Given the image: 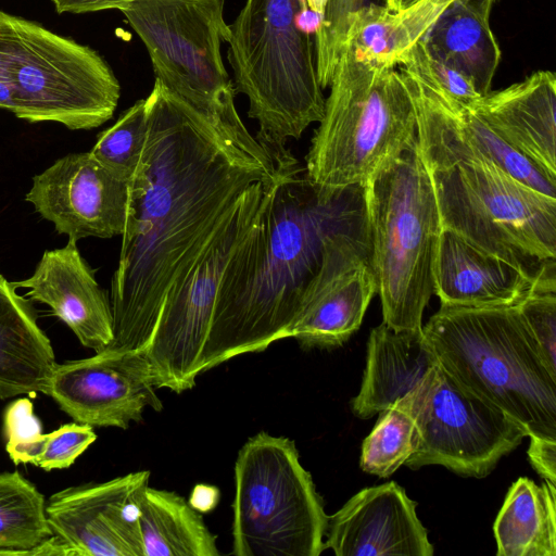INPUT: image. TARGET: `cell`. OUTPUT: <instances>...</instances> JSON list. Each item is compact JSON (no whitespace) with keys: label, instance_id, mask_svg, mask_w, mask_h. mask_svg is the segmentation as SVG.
I'll return each instance as SVG.
<instances>
[{"label":"cell","instance_id":"cell-1","mask_svg":"<svg viewBox=\"0 0 556 556\" xmlns=\"http://www.w3.org/2000/svg\"><path fill=\"white\" fill-rule=\"evenodd\" d=\"M148 134L128 181L127 217L110 301L108 349H146L166 293L227 216L268 170L201 112L155 79L146 98Z\"/></svg>","mask_w":556,"mask_h":556},{"label":"cell","instance_id":"cell-2","mask_svg":"<svg viewBox=\"0 0 556 556\" xmlns=\"http://www.w3.org/2000/svg\"><path fill=\"white\" fill-rule=\"evenodd\" d=\"M270 156L278 178L266 239L245 282L213 313L200 374L290 338L304 290L321 260L324 236L344 212L339 205L342 195L318 199L289 149Z\"/></svg>","mask_w":556,"mask_h":556},{"label":"cell","instance_id":"cell-3","mask_svg":"<svg viewBox=\"0 0 556 556\" xmlns=\"http://www.w3.org/2000/svg\"><path fill=\"white\" fill-rule=\"evenodd\" d=\"M329 87L305 167L323 202L361 188L417 140L413 100L396 66L344 45Z\"/></svg>","mask_w":556,"mask_h":556},{"label":"cell","instance_id":"cell-4","mask_svg":"<svg viewBox=\"0 0 556 556\" xmlns=\"http://www.w3.org/2000/svg\"><path fill=\"white\" fill-rule=\"evenodd\" d=\"M438 362L463 386L519 425L556 441V378L517 305H441L422 326Z\"/></svg>","mask_w":556,"mask_h":556},{"label":"cell","instance_id":"cell-5","mask_svg":"<svg viewBox=\"0 0 556 556\" xmlns=\"http://www.w3.org/2000/svg\"><path fill=\"white\" fill-rule=\"evenodd\" d=\"M361 190L383 323L395 331L422 333L442 225L417 140Z\"/></svg>","mask_w":556,"mask_h":556},{"label":"cell","instance_id":"cell-6","mask_svg":"<svg viewBox=\"0 0 556 556\" xmlns=\"http://www.w3.org/2000/svg\"><path fill=\"white\" fill-rule=\"evenodd\" d=\"M304 8L305 0H247L229 25L232 84L248 98V115L258 123L255 138L268 154L324 116L314 40L295 26Z\"/></svg>","mask_w":556,"mask_h":556},{"label":"cell","instance_id":"cell-7","mask_svg":"<svg viewBox=\"0 0 556 556\" xmlns=\"http://www.w3.org/2000/svg\"><path fill=\"white\" fill-rule=\"evenodd\" d=\"M224 7L225 0H134L117 10L143 42L155 79L207 116L240 151L271 169L270 155L236 110V90L220 50L230 38Z\"/></svg>","mask_w":556,"mask_h":556},{"label":"cell","instance_id":"cell-8","mask_svg":"<svg viewBox=\"0 0 556 556\" xmlns=\"http://www.w3.org/2000/svg\"><path fill=\"white\" fill-rule=\"evenodd\" d=\"M0 91L13 94L17 118L79 130L112 118L121 85L91 47L0 10Z\"/></svg>","mask_w":556,"mask_h":556},{"label":"cell","instance_id":"cell-9","mask_svg":"<svg viewBox=\"0 0 556 556\" xmlns=\"http://www.w3.org/2000/svg\"><path fill=\"white\" fill-rule=\"evenodd\" d=\"M232 555L318 556L328 516L294 442L258 432L235 463Z\"/></svg>","mask_w":556,"mask_h":556},{"label":"cell","instance_id":"cell-10","mask_svg":"<svg viewBox=\"0 0 556 556\" xmlns=\"http://www.w3.org/2000/svg\"><path fill=\"white\" fill-rule=\"evenodd\" d=\"M251 185L208 241L170 285L146 348L155 388L181 393L195 384L218 291L232 261L262 222L278 172Z\"/></svg>","mask_w":556,"mask_h":556},{"label":"cell","instance_id":"cell-11","mask_svg":"<svg viewBox=\"0 0 556 556\" xmlns=\"http://www.w3.org/2000/svg\"><path fill=\"white\" fill-rule=\"evenodd\" d=\"M429 172L442 228L532 271L556 258V198L484 161Z\"/></svg>","mask_w":556,"mask_h":556},{"label":"cell","instance_id":"cell-12","mask_svg":"<svg viewBox=\"0 0 556 556\" xmlns=\"http://www.w3.org/2000/svg\"><path fill=\"white\" fill-rule=\"evenodd\" d=\"M401 401L416 427L405 465H440L465 477L488 476L527 437L501 409L477 395L437 362Z\"/></svg>","mask_w":556,"mask_h":556},{"label":"cell","instance_id":"cell-13","mask_svg":"<svg viewBox=\"0 0 556 556\" xmlns=\"http://www.w3.org/2000/svg\"><path fill=\"white\" fill-rule=\"evenodd\" d=\"M377 290L365 217L352 230L351 211L344 210L324 236L290 338L304 349L341 345L359 328Z\"/></svg>","mask_w":556,"mask_h":556},{"label":"cell","instance_id":"cell-14","mask_svg":"<svg viewBox=\"0 0 556 556\" xmlns=\"http://www.w3.org/2000/svg\"><path fill=\"white\" fill-rule=\"evenodd\" d=\"M396 67L413 100L417 143L429 170L484 161L534 190L556 198V179L509 147L467 105L430 88L410 67Z\"/></svg>","mask_w":556,"mask_h":556},{"label":"cell","instance_id":"cell-15","mask_svg":"<svg viewBox=\"0 0 556 556\" xmlns=\"http://www.w3.org/2000/svg\"><path fill=\"white\" fill-rule=\"evenodd\" d=\"M155 389L146 349H105L56 364L45 394L76 422L127 429L147 407L163 409Z\"/></svg>","mask_w":556,"mask_h":556},{"label":"cell","instance_id":"cell-16","mask_svg":"<svg viewBox=\"0 0 556 556\" xmlns=\"http://www.w3.org/2000/svg\"><path fill=\"white\" fill-rule=\"evenodd\" d=\"M25 199L70 239L112 238L125 229L128 182L90 152L70 153L34 176Z\"/></svg>","mask_w":556,"mask_h":556},{"label":"cell","instance_id":"cell-17","mask_svg":"<svg viewBox=\"0 0 556 556\" xmlns=\"http://www.w3.org/2000/svg\"><path fill=\"white\" fill-rule=\"evenodd\" d=\"M149 478L141 470L54 493L46 504L53 535L72 555L144 556L135 497Z\"/></svg>","mask_w":556,"mask_h":556},{"label":"cell","instance_id":"cell-18","mask_svg":"<svg viewBox=\"0 0 556 556\" xmlns=\"http://www.w3.org/2000/svg\"><path fill=\"white\" fill-rule=\"evenodd\" d=\"M416 507L394 481L363 489L328 516L325 548L337 556H432Z\"/></svg>","mask_w":556,"mask_h":556},{"label":"cell","instance_id":"cell-19","mask_svg":"<svg viewBox=\"0 0 556 556\" xmlns=\"http://www.w3.org/2000/svg\"><path fill=\"white\" fill-rule=\"evenodd\" d=\"M13 286L28 289L29 300L47 304L84 346L98 353L112 344L111 301L81 256L77 240L70 239L63 248L45 251L34 274L13 281Z\"/></svg>","mask_w":556,"mask_h":556},{"label":"cell","instance_id":"cell-20","mask_svg":"<svg viewBox=\"0 0 556 556\" xmlns=\"http://www.w3.org/2000/svg\"><path fill=\"white\" fill-rule=\"evenodd\" d=\"M538 270L488 253L442 228L433 266V293L445 306L517 305L533 287Z\"/></svg>","mask_w":556,"mask_h":556},{"label":"cell","instance_id":"cell-21","mask_svg":"<svg viewBox=\"0 0 556 556\" xmlns=\"http://www.w3.org/2000/svg\"><path fill=\"white\" fill-rule=\"evenodd\" d=\"M509 147L556 179V75L542 70L467 105Z\"/></svg>","mask_w":556,"mask_h":556},{"label":"cell","instance_id":"cell-22","mask_svg":"<svg viewBox=\"0 0 556 556\" xmlns=\"http://www.w3.org/2000/svg\"><path fill=\"white\" fill-rule=\"evenodd\" d=\"M438 362L424 333L395 331L383 321L371 329L366 366L353 414L368 419L407 394Z\"/></svg>","mask_w":556,"mask_h":556},{"label":"cell","instance_id":"cell-23","mask_svg":"<svg viewBox=\"0 0 556 556\" xmlns=\"http://www.w3.org/2000/svg\"><path fill=\"white\" fill-rule=\"evenodd\" d=\"M55 366L30 300L0 274V399L45 393Z\"/></svg>","mask_w":556,"mask_h":556},{"label":"cell","instance_id":"cell-24","mask_svg":"<svg viewBox=\"0 0 556 556\" xmlns=\"http://www.w3.org/2000/svg\"><path fill=\"white\" fill-rule=\"evenodd\" d=\"M454 1L419 0L401 11L368 2L348 16L344 45L368 61L396 66Z\"/></svg>","mask_w":556,"mask_h":556},{"label":"cell","instance_id":"cell-25","mask_svg":"<svg viewBox=\"0 0 556 556\" xmlns=\"http://www.w3.org/2000/svg\"><path fill=\"white\" fill-rule=\"evenodd\" d=\"M422 40L431 56L466 75L480 96L491 91L501 49L490 21L464 0H455Z\"/></svg>","mask_w":556,"mask_h":556},{"label":"cell","instance_id":"cell-26","mask_svg":"<svg viewBox=\"0 0 556 556\" xmlns=\"http://www.w3.org/2000/svg\"><path fill=\"white\" fill-rule=\"evenodd\" d=\"M144 556H217L216 535L179 494L148 485L135 497Z\"/></svg>","mask_w":556,"mask_h":556},{"label":"cell","instance_id":"cell-27","mask_svg":"<svg viewBox=\"0 0 556 556\" xmlns=\"http://www.w3.org/2000/svg\"><path fill=\"white\" fill-rule=\"evenodd\" d=\"M497 556H556V488L522 477L493 526Z\"/></svg>","mask_w":556,"mask_h":556},{"label":"cell","instance_id":"cell-28","mask_svg":"<svg viewBox=\"0 0 556 556\" xmlns=\"http://www.w3.org/2000/svg\"><path fill=\"white\" fill-rule=\"evenodd\" d=\"M46 504L20 472H0V554L27 555L53 535Z\"/></svg>","mask_w":556,"mask_h":556},{"label":"cell","instance_id":"cell-29","mask_svg":"<svg viewBox=\"0 0 556 556\" xmlns=\"http://www.w3.org/2000/svg\"><path fill=\"white\" fill-rule=\"evenodd\" d=\"M363 441L359 466L365 472L387 478L412 456L415 450V421L400 400L381 410Z\"/></svg>","mask_w":556,"mask_h":556},{"label":"cell","instance_id":"cell-30","mask_svg":"<svg viewBox=\"0 0 556 556\" xmlns=\"http://www.w3.org/2000/svg\"><path fill=\"white\" fill-rule=\"evenodd\" d=\"M147 134V101L140 99L98 135L89 152L117 178L128 182L138 168Z\"/></svg>","mask_w":556,"mask_h":556},{"label":"cell","instance_id":"cell-31","mask_svg":"<svg viewBox=\"0 0 556 556\" xmlns=\"http://www.w3.org/2000/svg\"><path fill=\"white\" fill-rule=\"evenodd\" d=\"M556 271L555 260L546 261L538 270L533 287L517 304L535 341L540 356L556 378Z\"/></svg>","mask_w":556,"mask_h":556},{"label":"cell","instance_id":"cell-32","mask_svg":"<svg viewBox=\"0 0 556 556\" xmlns=\"http://www.w3.org/2000/svg\"><path fill=\"white\" fill-rule=\"evenodd\" d=\"M5 450L15 464H35L43 444L42 426L33 403L21 397L9 404L3 415Z\"/></svg>","mask_w":556,"mask_h":556},{"label":"cell","instance_id":"cell-33","mask_svg":"<svg viewBox=\"0 0 556 556\" xmlns=\"http://www.w3.org/2000/svg\"><path fill=\"white\" fill-rule=\"evenodd\" d=\"M96 440L93 427L76 421L65 424L43 433L42 448L34 465L47 471L68 468Z\"/></svg>","mask_w":556,"mask_h":556},{"label":"cell","instance_id":"cell-34","mask_svg":"<svg viewBox=\"0 0 556 556\" xmlns=\"http://www.w3.org/2000/svg\"><path fill=\"white\" fill-rule=\"evenodd\" d=\"M528 456L545 482L556 488V441L530 437Z\"/></svg>","mask_w":556,"mask_h":556},{"label":"cell","instance_id":"cell-35","mask_svg":"<svg viewBox=\"0 0 556 556\" xmlns=\"http://www.w3.org/2000/svg\"><path fill=\"white\" fill-rule=\"evenodd\" d=\"M59 14H83L103 10L118 9L134 0H51Z\"/></svg>","mask_w":556,"mask_h":556},{"label":"cell","instance_id":"cell-36","mask_svg":"<svg viewBox=\"0 0 556 556\" xmlns=\"http://www.w3.org/2000/svg\"><path fill=\"white\" fill-rule=\"evenodd\" d=\"M324 16L308 7L302 9L295 16L296 28L306 36H315L321 27Z\"/></svg>","mask_w":556,"mask_h":556},{"label":"cell","instance_id":"cell-37","mask_svg":"<svg viewBox=\"0 0 556 556\" xmlns=\"http://www.w3.org/2000/svg\"><path fill=\"white\" fill-rule=\"evenodd\" d=\"M480 16L490 21V13L497 0H464Z\"/></svg>","mask_w":556,"mask_h":556},{"label":"cell","instance_id":"cell-38","mask_svg":"<svg viewBox=\"0 0 556 556\" xmlns=\"http://www.w3.org/2000/svg\"><path fill=\"white\" fill-rule=\"evenodd\" d=\"M419 0H383V5L390 11L404 10Z\"/></svg>","mask_w":556,"mask_h":556},{"label":"cell","instance_id":"cell-39","mask_svg":"<svg viewBox=\"0 0 556 556\" xmlns=\"http://www.w3.org/2000/svg\"><path fill=\"white\" fill-rule=\"evenodd\" d=\"M307 7L324 16L328 0H305Z\"/></svg>","mask_w":556,"mask_h":556}]
</instances>
